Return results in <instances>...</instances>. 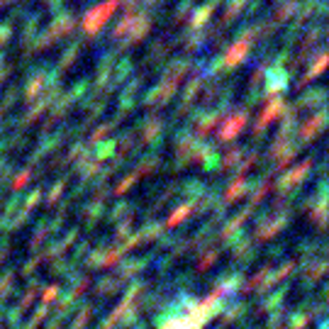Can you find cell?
Instances as JSON below:
<instances>
[{
    "label": "cell",
    "instance_id": "1",
    "mask_svg": "<svg viewBox=\"0 0 329 329\" xmlns=\"http://www.w3.org/2000/svg\"><path fill=\"white\" fill-rule=\"evenodd\" d=\"M117 2L115 0H108V5H103V7H95V10H90L88 15H85V29L88 32H93V29H98L103 22H105V17L112 12V7H115Z\"/></svg>",
    "mask_w": 329,
    "mask_h": 329
}]
</instances>
